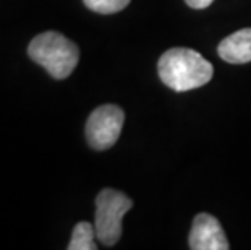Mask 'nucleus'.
I'll return each mask as SVG.
<instances>
[{"mask_svg": "<svg viewBox=\"0 0 251 250\" xmlns=\"http://www.w3.org/2000/svg\"><path fill=\"white\" fill-rule=\"evenodd\" d=\"M159 77L174 91H190L204 86L214 75V67L200 52L186 47H174L159 58Z\"/></svg>", "mask_w": 251, "mask_h": 250, "instance_id": "nucleus-1", "label": "nucleus"}, {"mask_svg": "<svg viewBox=\"0 0 251 250\" xmlns=\"http://www.w3.org/2000/svg\"><path fill=\"white\" fill-rule=\"evenodd\" d=\"M28 54L37 65L44 67L55 80L70 77L79 60L78 46L57 31L37 34L29 42Z\"/></svg>", "mask_w": 251, "mask_h": 250, "instance_id": "nucleus-2", "label": "nucleus"}, {"mask_svg": "<svg viewBox=\"0 0 251 250\" xmlns=\"http://www.w3.org/2000/svg\"><path fill=\"white\" fill-rule=\"evenodd\" d=\"M133 206L131 198L114 189L100 190L96 198V237L100 244L112 247L122 237V220Z\"/></svg>", "mask_w": 251, "mask_h": 250, "instance_id": "nucleus-3", "label": "nucleus"}, {"mask_svg": "<svg viewBox=\"0 0 251 250\" xmlns=\"http://www.w3.org/2000/svg\"><path fill=\"white\" fill-rule=\"evenodd\" d=\"M124 120V111L115 104H104L93 111L86 122V140L89 146L98 151L114 146L122 134Z\"/></svg>", "mask_w": 251, "mask_h": 250, "instance_id": "nucleus-4", "label": "nucleus"}, {"mask_svg": "<svg viewBox=\"0 0 251 250\" xmlns=\"http://www.w3.org/2000/svg\"><path fill=\"white\" fill-rule=\"evenodd\" d=\"M228 241L221 222L207 213H200L191 226L190 249L193 250H227Z\"/></svg>", "mask_w": 251, "mask_h": 250, "instance_id": "nucleus-5", "label": "nucleus"}, {"mask_svg": "<svg viewBox=\"0 0 251 250\" xmlns=\"http://www.w3.org/2000/svg\"><path fill=\"white\" fill-rule=\"evenodd\" d=\"M219 57L228 63L251 62V28L227 36L217 47Z\"/></svg>", "mask_w": 251, "mask_h": 250, "instance_id": "nucleus-6", "label": "nucleus"}, {"mask_svg": "<svg viewBox=\"0 0 251 250\" xmlns=\"http://www.w3.org/2000/svg\"><path fill=\"white\" fill-rule=\"evenodd\" d=\"M96 229L91 222L81 221L75 226L72 241L68 244V250H96L98 246L94 242Z\"/></svg>", "mask_w": 251, "mask_h": 250, "instance_id": "nucleus-7", "label": "nucleus"}, {"mask_svg": "<svg viewBox=\"0 0 251 250\" xmlns=\"http://www.w3.org/2000/svg\"><path fill=\"white\" fill-rule=\"evenodd\" d=\"M83 2L89 10H93L96 13L110 15L124 10L130 3V0H83Z\"/></svg>", "mask_w": 251, "mask_h": 250, "instance_id": "nucleus-8", "label": "nucleus"}, {"mask_svg": "<svg viewBox=\"0 0 251 250\" xmlns=\"http://www.w3.org/2000/svg\"><path fill=\"white\" fill-rule=\"evenodd\" d=\"M186 5H190L191 8L195 10H202L206 7H209V5L214 2V0H185Z\"/></svg>", "mask_w": 251, "mask_h": 250, "instance_id": "nucleus-9", "label": "nucleus"}]
</instances>
